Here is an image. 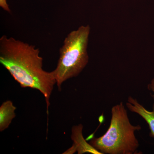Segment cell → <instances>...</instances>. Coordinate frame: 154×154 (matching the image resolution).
<instances>
[{"label":"cell","mask_w":154,"mask_h":154,"mask_svg":"<svg viewBox=\"0 0 154 154\" xmlns=\"http://www.w3.org/2000/svg\"><path fill=\"white\" fill-rule=\"evenodd\" d=\"M40 51L31 45L3 35L0 38V63L23 88L38 90L45 98L47 110L56 84L53 71L44 70Z\"/></svg>","instance_id":"cell-1"},{"label":"cell","mask_w":154,"mask_h":154,"mask_svg":"<svg viewBox=\"0 0 154 154\" xmlns=\"http://www.w3.org/2000/svg\"><path fill=\"white\" fill-rule=\"evenodd\" d=\"M111 113L107 131L100 137L92 138L90 143L102 154H137L139 143L135 132L141 127L131 123L123 102L113 106Z\"/></svg>","instance_id":"cell-2"},{"label":"cell","mask_w":154,"mask_h":154,"mask_svg":"<svg viewBox=\"0 0 154 154\" xmlns=\"http://www.w3.org/2000/svg\"><path fill=\"white\" fill-rule=\"evenodd\" d=\"M89 25L82 26L68 34L60 49L57 66L53 71L59 91L63 83L77 76L88 64L87 48L90 35Z\"/></svg>","instance_id":"cell-3"},{"label":"cell","mask_w":154,"mask_h":154,"mask_svg":"<svg viewBox=\"0 0 154 154\" xmlns=\"http://www.w3.org/2000/svg\"><path fill=\"white\" fill-rule=\"evenodd\" d=\"M83 125H79L73 127L72 128V139L73 141V145L64 154H73L76 152L78 154H82L85 153H90L94 154H102L96 149L91 144L88 143L82 134Z\"/></svg>","instance_id":"cell-4"},{"label":"cell","mask_w":154,"mask_h":154,"mask_svg":"<svg viewBox=\"0 0 154 154\" xmlns=\"http://www.w3.org/2000/svg\"><path fill=\"white\" fill-rule=\"evenodd\" d=\"M126 106L130 111L140 116L145 120L150 130V136L154 138V103L152 110L149 111L140 104L137 99L129 96L127 101Z\"/></svg>","instance_id":"cell-5"},{"label":"cell","mask_w":154,"mask_h":154,"mask_svg":"<svg viewBox=\"0 0 154 154\" xmlns=\"http://www.w3.org/2000/svg\"><path fill=\"white\" fill-rule=\"evenodd\" d=\"M16 107L12 101L8 100L3 102L0 107V131L8 128L12 120L16 116Z\"/></svg>","instance_id":"cell-6"},{"label":"cell","mask_w":154,"mask_h":154,"mask_svg":"<svg viewBox=\"0 0 154 154\" xmlns=\"http://www.w3.org/2000/svg\"><path fill=\"white\" fill-rule=\"evenodd\" d=\"M147 88L150 91V95L154 100V78L152 80L151 82L147 85Z\"/></svg>","instance_id":"cell-7"},{"label":"cell","mask_w":154,"mask_h":154,"mask_svg":"<svg viewBox=\"0 0 154 154\" xmlns=\"http://www.w3.org/2000/svg\"><path fill=\"white\" fill-rule=\"evenodd\" d=\"M0 6L2 8L7 12H11V10L9 8V5L7 2L6 0H0Z\"/></svg>","instance_id":"cell-8"}]
</instances>
